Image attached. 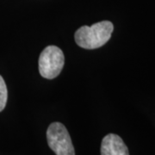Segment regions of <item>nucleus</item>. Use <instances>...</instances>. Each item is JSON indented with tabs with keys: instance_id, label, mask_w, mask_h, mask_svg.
Here are the masks:
<instances>
[{
	"instance_id": "f257e3e1",
	"label": "nucleus",
	"mask_w": 155,
	"mask_h": 155,
	"mask_svg": "<svg viewBox=\"0 0 155 155\" xmlns=\"http://www.w3.org/2000/svg\"><path fill=\"white\" fill-rule=\"evenodd\" d=\"M114 26L110 21H102L91 26H83L75 33V41L85 49H95L104 46L110 39Z\"/></svg>"
},
{
	"instance_id": "f03ea898",
	"label": "nucleus",
	"mask_w": 155,
	"mask_h": 155,
	"mask_svg": "<svg viewBox=\"0 0 155 155\" xmlns=\"http://www.w3.org/2000/svg\"><path fill=\"white\" fill-rule=\"evenodd\" d=\"M65 57L62 50L56 46L45 48L39 57V72L45 78L53 79L62 71Z\"/></svg>"
},
{
	"instance_id": "7ed1b4c3",
	"label": "nucleus",
	"mask_w": 155,
	"mask_h": 155,
	"mask_svg": "<svg viewBox=\"0 0 155 155\" xmlns=\"http://www.w3.org/2000/svg\"><path fill=\"white\" fill-rule=\"evenodd\" d=\"M48 144L56 155H75L67 127L61 122H53L47 131Z\"/></svg>"
},
{
	"instance_id": "20e7f679",
	"label": "nucleus",
	"mask_w": 155,
	"mask_h": 155,
	"mask_svg": "<svg viewBox=\"0 0 155 155\" xmlns=\"http://www.w3.org/2000/svg\"><path fill=\"white\" fill-rule=\"evenodd\" d=\"M101 155H129L122 139L115 134H107L102 140Z\"/></svg>"
},
{
	"instance_id": "39448f33",
	"label": "nucleus",
	"mask_w": 155,
	"mask_h": 155,
	"mask_svg": "<svg viewBox=\"0 0 155 155\" xmlns=\"http://www.w3.org/2000/svg\"><path fill=\"white\" fill-rule=\"evenodd\" d=\"M8 98V91L5 82L0 75V112L5 109Z\"/></svg>"
}]
</instances>
